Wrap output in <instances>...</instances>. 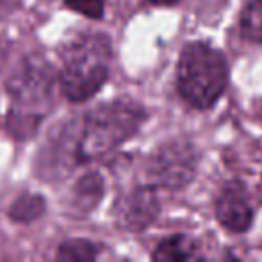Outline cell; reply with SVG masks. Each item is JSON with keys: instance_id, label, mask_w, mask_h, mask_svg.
I'll use <instances>...</instances> for the list:
<instances>
[{"instance_id": "cell-1", "label": "cell", "mask_w": 262, "mask_h": 262, "mask_svg": "<svg viewBox=\"0 0 262 262\" xmlns=\"http://www.w3.org/2000/svg\"><path fill=\"white\" fill-rule=\"evenodd\" d=\"M113 49L108 37L86 33L61 49L59 90L72 102L92 98L108 78Z\"/></svg>"}, {"instance_id": "cell-7", "label": "cell", "mask_w": 262, "mask_h": 262, "mask_svg": "<svg viewBox=\"0 0 262 262\" xmlns=\"http://www.w3.org/2000/svg\"><path fill=\"white\" fill-rule=\"evenodd\" d=\"M215 215H217V221L227 231L242 233L250 229L254 221V209H252L248 190L242 182L231 180L221 188L215 203Z\"/></svg>"}, {"instance_id": "cell-11", "label": "cell", "mask_w": 262, "mask_h": 262, "mask_svg": "<svg viewBox=\"0 0 262 262\" xmlns=\"http://www.w3.org/2000/svg\"><path fill=\"white\" fill-rule=\"evenodd\" d=\"M98 246L88 239H68L57 250V260L70 262H90L98 256Z\"/></svg>"}, {"instance_id": "cell-13", "label": "cell", "mask_w": 262, "mask_h": 262, "mask_svg": "<svg viewBox=\"0 0 262 262\" xmlns=\"http://www.w3.org/2000/svg\"><path fill=\"white\" fill-rule=\"evenodd\" d=\"M66 6L88 18H100L104 14V0H66Z\"/></svg>"}, {"instance_id": "cell-3", "label": "cell", "mask_w": 262, "mask_h": 262, "mask_svg": "<svg viewBox=\"0 0 262 262\" xmlns=\"http://www.w3.org/2000/svg\"><path fill=\"white\" fill-rule=\"evenodd\" d=\"M229 78L223 53L209 43H188L176 66V88L186 104L205 111L225 92Z\"/></svg>"}, {"instance_id": "cell-2", "label": "cell", "mask_w": 262, "mask_h": 262, "mask_svg": "<svg viewBox=\"0 0 262 262\" xmlns=\"http://www.w3.org/2000/svg\"><path fill=\"white\" fill-rule=\"evenodd\" d=\"M145 111L131 100H113L92 108L80 129L76 143V162H94L104 158L131 135L137 133Z\"/></svg>"}, {"instance_id": "cell-14", "label": "cell", "mask_w": 262, "mask_h": 262, "mask_svg": "<svg viewBox=\"0 0 262 262\" xmlns=\"http://www.w3.org/2000/svg\"><path fill=\"white\" fill-rule=\"evenodd\" d=\"M143 2L158 4V6H170V4H176V2H180V0H143Z\"/></svg>"}, {"instance_id": "cell-5", "label": "cell", "mask_w": 262, "mask_h": 262, "mask_svg": "<svg viewBox=\"0 0 262 262\" xmlns=\"http://www.w3.org/2000/svg\"><path fill=\"white\" fill-rule=\"evenodd\" d=\"M145 170L149 180L156 186H162L168 190L184 188L196 172L194 145L184 137L170 139L151 154Z\"/></svg>"}, {"instance_id": "cell-9", "label": "cell", "mask_w": 262, "mask_h": 262, "mask_svg": "<svg viewBox=\"0 0 262 262\" xmlns=\"http://www.w3.org/2000/svg\"><path fill=\"white\" fill-rule=\"evenodd\" d=\"M151 258L154 260H176V262H182V260H196L199 258V252H196V244L188 237V235H170L166 239H162L156 250L151 252Z\"/></svg>"}, {"instance_id": "cell-8", "label": "cell", "mask_w": 262, "mask_h": 262, "mask_svg": "<svg viewBox=\"0 0 262 262\" xmlns=\"http://www.w3.org/2000/svg\"><path fill=\"white\" fill-rule=\"evenodd\" d=\"M102 190H104V184H102V178L98 174H86V176H82L76 182L74 190H72V207L70 209L76 215L90 213L98 205V201L102 196Z\"/></svg>"}, {"instance_id": "cell-10", "label": "cell", "mask_w": 262, "mask_h": 262, "mask_svg": "<svg viewBox=\"0 0 262 262\" xmlns=\"http://www.w3.org/2000/svg\"><path fill=\"white\" fill-rule=\"evenodd\" d=\"M45 211V201L43 196L39 194H33V192H27V194H20L8 209V217L16 223H31L35 219H39Z\"/></svg>"}, {"instance_id": "cell-4", "label": "cell", "mask_w": 262, "mask_h": 262, "mask_svg": "<svg viewBox=\"0 0 262 262\" xmlns=\"http://www.w3.org/2000/svg\"><path fill=\"white\" fill-rule=\"evenodd\" d=\"M53 70L41 55H29L20 61L16 72L6 84L12 98L8 125L14 135L27 137L35 131L37 123L45 117L51 106Z\"/></svg>"}, {"instance_id": "cell-6", "label": "cell", "mask_w": 262, "mask_h": 262, "mask_svg": "<svg viewBox=\"0 0 262 262\" xmlns=\"http://www.w3.org/2000/svg\"><path fill=\"white\" fill-rule=\"evenodd\" d=\"M160 213V199L154 186H137L129 194H125L117 207V223L125 231H141L149 227Z\"/></svg>"}, {"instance_id": "cell-12", "label": "cell", "mask_w": 262, "mask_h": 262, "mask_svg": "<svg viewBox=\"0 0 262 262\" xmlns=\"http://www.w3.org/2000/svg\"><path fill=\"white\" fill-rule=\"evenodd\" d=\"M242 31L248 39L262 43V0H252L242 12Z\"/></svg>"}]
</instances>
